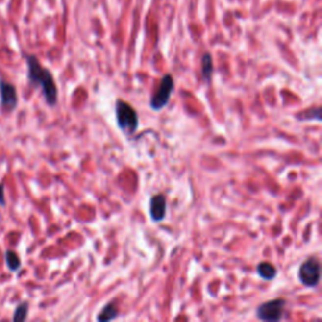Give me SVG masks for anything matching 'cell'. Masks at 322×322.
I'll use <instances>...</instances> for the list:
<instances>
[{
  "label": "cell",
  "mask_w": 322,
  "mask_h": 322,
  "mask_svg": "<svg viewBox=\"0 0 322 322\" xmlns=\"http://www.w3.org/2000/svg\"><path fill=\"white\" fill-rule=\"evenodd\" d=\"M26 66H28V79L32 84L42 88L47 105L50 107L57 105L58 88L50 71L43 67L35 55H26Z\"/></svg>",
  "instance_id": "6da1fadb"
},
{
  "label": "cell",
  "mask_w": 322,
  "mask_h": 322,
  "mask_svg": "<svg viewBox=\"0 0 322 322\" xmlns=\"http://www.w3.org/2000/svg\"><path fill=\"white\" fill-rule=\"evenodd\" d=\"M116 121L120 130L127 136L134 135L139 128V116L136 110L124 99L116 101Z\"/></svg>",
  "instance_id": "7a4b0ae2"
},
{
  "label": "cell",
  "mask_w": 322,
  "mask_h": 322,
  "mask_svg": "<svg viewBox=\"0 0 322 322\" xmlns=\"http://www.w3.org/2000/svg\"><path fill=\"white\" fill-rule=\"evenodd\" d=\"M175 88L174 77L172 74H165L160 81L156 91L150 99V106L152 110L159 111L163 110L170 101V97L173 95V91Z\"/></svg>",
  "instance_id": "3957f363"
},
{
  "label": "cell",
  "mask_w": 322,
  "mask_h": 322,
  "mask_svg": "<svg viewBox=\"0 0 322 322\" xmlns=\"http://www.w3.org/2000/svg\"><path fill=\"white\" fill-rule=\"evenodd\" d=\"M321 278V264L316 257H311L301 264L298 270V279L305 287H316Z\"/></svg>",
  "instance_id": "277c9868"
},
{
  "label": "cell",
  "mask_w": 322,
  "mask_h": 322,
  "mask_svg": "<svg viewBox=\"0 0 322 322\" xmlns=\"http://www.w3.org/2000/svg\"><path fill=\"white\" fill-rule=\"evenodd\" d=\"M286 307V299L274 298L259 305L255 315L262 321H279L283 317Z\"/></svg>",
  "instance_id": "5b68a950"
},
{
  "label": "cell",
  "mask_w": 322,
  "mask_h": 322,
  "mask_svg": "<svg viewBox=\"0 0 322 322\" xmlns=\"http://www.w3.org/2000/svg\"><path fill=\"white\" fill-rule=\"evenodd\" d=\"M0 105L4 112H12L18 106V93L14 84L0 81Z\"/></svg>",
  "instance_id": "8992f818"
},
{
  "label": "cell",
  "mask_w": 322,
  "mask_h": 322,
  "mask_svg": "<svg viewBox=\"0 0 322 322\" xmlns=\"http://www.w3.org/2000/svg\"><path fill=\"white\" fill-rule=\"evenodd\" d=\"M150 218L154 222L159 223L165 219L166 215V198L164 194H156L151 197L150 205H149Z\"/></svg>",
  "instance_id": "52a82bcc"
},
{
  "label": "cell",
  "mask_w": 322,
  "mask_h": 322,
  "mask_svg": "<svg viewBox=\"0 0 322 322\" xmlns=\"http://www.w3.org/2000/svg\"><path fill=\"white\" fill-rule=\"evenodd\" d=\"M119 308H117L116 303H113V302H110L105 307L102 308L101 312L97 316V321L101 322H106V321H111V320H115L119 317Z\"/></svg>",
  "instance_id": "ba28073f"
},
{
  "label": "cell",
  "mask_w": 322,
  "mask_h": 322,
  "mask_svg": "<svg viewBox=\"0 0 322 322\" xmlns=\"http://www.w3.org/2000/svg\"><path fill=\"white\" fill-rule=\"evenodd\" d=\"M257 272L259 277H262L266 281H272L277 276V268L270 262H262L257 266Z\"/></svg>",
  "instance_id": "9c48e42d"
},
{
  "label": "cell",
  "mask_w": 322,
  "mask_h": 322,
  "mask_svg": "<svg viewBox=\"0 0 322 322\" xmlns=\"http://www.w3.org/2000/svg\"><path fill=\"white\" fill-rule=\"evenodd\" d=\"M213 58L210 53H204L201 57V75H203L204 81L210 82V78L213 75Z\"/></svg>",
  "instance_id": "30bf717a"
},
{
  "label": "cell",
  "mask_w": 322,
  "mask_h": 322,
  "mask_svg": "<svg viewBox=\"0 0 322 322\" xmlns=\"http://www.w3.org/2000/svg\"><path fill=\"white\" fill-rule=\"evenodd\" d=\"M5 263L12 272H17V271H19V268L22 267V261L21 258H19V255H18L14 250L10 249L5 252Z\"/></svg>",
  "instance_id": "8fae6325"
},
{
  "label": "cell",
  "mask_w": 322,
  "mask_h": 322,
  "mask_svg": "<svg viewBox=\"0 0 322 322\" xmlns=\"http://www.w3.org/2000/svg\"><path fill=\"white\" fill-rule=\"evenodd\" d=\"M28 312H29V303L28 302H22L15 307L14 315H13V321L22 322L28 319Z\"/></svg>",
  "instance_id": "7c38bea8"
},
{
  "label": "cell",
  "mask_w": 322,
  "mask_h": 322,
  "mask_svg": "<svg viewBox=\"0 0 322 322\" xmlns=\"http://www.w3.org/2000/svg\"><path fill=\"white\" fill-rule=\"evenodd\" d=\"M299 120H317V121H321V108L320 107H314L310 108L307 111H303L302 113H299L298 116Z\"/></svg>",
  "instance_id": "4fadbf2b"
},
{
  "label": "cell",
  "mask_w": 322,
  "mask_h": 322,
  "mask_svg": "<svg viewBox=\"0 0 322 322\" xmlns=\"http://www.w3.org/2000/svg\"><path fill=\"white\" fill-rule=\"evenodd\" d=\"M5 205V192H4V183H0V206Z\"/></svg>",
  "instance_id": "5bb4252c"
}]
</instances>
